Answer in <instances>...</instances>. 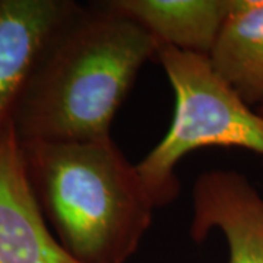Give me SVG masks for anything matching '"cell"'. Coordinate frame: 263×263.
Instances as JSON below:
<instances>
[{
    "instance_id": "cell-1",
    "label": "cell",
    "mask_w": 263,
    "mask_h": 263,
    "mask_svg": "<svg viewBox=\"0 0 263 263\" xmlns=\"http://www.w3.org/2000/svg\"><path fill=\"white\" fill-rule=\"evenodd\" d=\"M158 43L107 2L79 5L48 41L13 117L21 142L111 138L120 105Z\"/></svg>"
},
{
    "instance_id": "cell-7",
    "label": "cell",
    "mask_w": 263,
    "mask_h": 263,
    "mask_svg": "<svg viewBox=\"0 0 263 263\" xmlns=\"http://www.w3.org/2000/svg\"><path fill=\"white\" fill-rule=\"evenodd\" d=\"M113 9L146 29L158 44L209 57L231 0H108Z\"/></svg>"
},
{
    "instance_id": "cell-4",
    "label": "cell",
    "mask_w": 263,
    "mask_h": 263,
    "mask_svg": "<svg viewBox=\"0 0 263 263\" xmlns=\"http://www.w3.org/2000/svg\"><path fill=\"white\" fill-rule=\"evenodd\" d=\"M190 238L203 243L211 231L226 237L228 263H263V196L235 170L202 173L192 190Z\"/></svg>"
},
{
    "instance_id": "cell-3",
    "label": "cell",
    "mask_w": 263,
    "mask_h": 263,
    "mask_svg": "<svg viewBox=\"0 0 263 263\" xmlns=\"http://www.w3.org/2000/svg\"><path fill=\"white\" fill-rule=\"evenodd\" d=\"M157 59L174 94L165 136L136 164L155 208L180 193L179 162L203 148H240L263 155V116L218 75L209 59L158 44Z\"/></svg>"
},
{
    "instance_id": "cell-6",
    "label": "cell",
    "mask_w": 263,
    "mask_h": 263,
    "mask_svg": "<svg viewBox=\"0 0 263 263\" xmlns=\"http://www.w3.org/2000/svg\"><path fill=\"white\" fill-rule=\"evenodd\" d=\"M73 0H0V138L48 41L76 9Z\"/></svg>"
},
{
    "instance_id": "cell-2",
    "label": "cell",
    "mask_w": 263,
    "mask_h": 263,
    "mask_svg": "<svg viewBox=\"0 0 263 263\" xmlns=\"http://www.w3.org/2000/svg\"><path fill=\"white\" fill-rule=\"evenodd\" d=\"M29 186L60 245L82 263H127L155 205L111 139L21 142Z\"/></svg>"
},
{
    "instance_id": "cell-5",
    "label": "cell",
    "mask_w": 263,
    "mask_h": 263,
    "mask_svg": "<svg viewBox=\"0 0 263 263\" xmlns=\"http://www.w3.org/2000/svg\"><path fill=\"white\" fill-rule=\"evenodd\" d=\"M0 263H82L60 245L38 206L13 124L0 138Z\"/></svg>"
},
{
    "instance_id": "cell-8",
    "label": "cell",
    "mask_w": 263,
    "mask_h": 263,
    "mask_svg": "<svg viewBox=\"0 0 263 263\" xmlns=\"http://www.w3.org/2000/svg\"><path fill=\"white\" fill-rule=\"evenodd\" d=\"M208 59L247 105H263V0H231Z\"/></svg>"
},
{
    "instance_id": "cell-9",
    "label": "cell",
    "mask_w": 263,
    "mask_h": 263,
    "mask_svg": "<svg viewBox=\"0 0 263 263\" xmlns=\"http://www.w3.org/2000/svg\"><path fill=\"white\" fill-rule=\"evenodd\" d=\"M257 111H259V113H260L263 116V105H260V107L257 108Z\"/></svg>"
}]
</instances>
